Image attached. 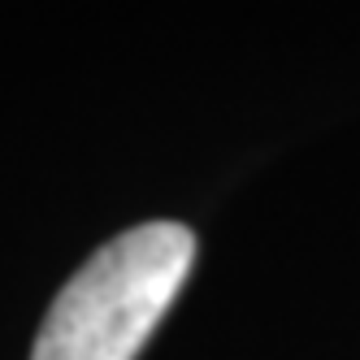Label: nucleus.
Listing matches in <instances>:
<instances>
[{
  "mask_svg": "<svg viewBox=\"0 0 360 360\" xmlns=\"http://www.w3.org/2000/svg\"><path fill=\"white\" fill-rule=\"evenodd\" d=\"M191 256L195 235L178 221L122 230L61 287L31 360H135L183 291Z\"/></svg>",
  "mask_w": 360,
  "mask_h": 360,
  "instance_id": "obj_1",
  "label": "nucleus"
}]
</instances>
